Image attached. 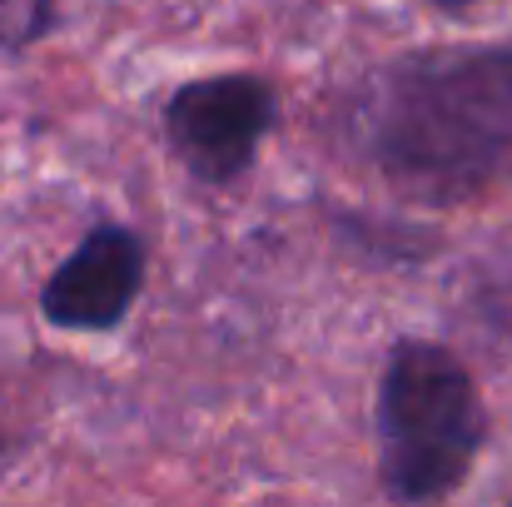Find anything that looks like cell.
I'll list each match as a JSON object with an SVG mask.
<instances>
[{
  "label": "cell",
  "mask_w": 512,
  "mask_h": 507,
  "mask_svg": "<svg viewBox=\"0 0 512 507\" xmlns=\"http://www.w3.org/2000/svg\"><path fill=\"white\" fill-rule=\"evenodd\" d=\"M353 135L403 194L463 199L512 155V40L393 60L358 100Z\"/></svg>",
  "instance_id": "6da1fadb"
},
{
  "label": "cell",
  "mask_w": 512,
  "mask_h": 507,
  "mask_svg": "<svg viewBox=\"0 0 512 507\" xmlns=\"http://www.w3.org/2000/svg\"><path fill=\"white\" fill-rule=\"evenodd\" d=\"M373 433L383 493L393 503H438L468 483L488 443V408L453 348L398 338L378 378Z\"/></svg>",
  "instance_id": "7a4b0ae2"
},
{
  "label": "cell",
  "mask_w": 512,
  "mask_h": 507,
  "mask_svg": "<svg viewBox=\"0 0 512 507\" xmlns=\"http://www.w3.org/2000/svg\"><path fill=\"white\" fill-rule=\"evenodd\" d=\"M160 120L174 160L199 184L224 189L259 160V145L279 120V95L249 70L204 75L174 90Z\"/></svg>",
  "instance_id": "3957f363"
},
{
  "label": "cell",
  "mask_w": 512,
  "mask_h": 507,
  "mask_svg": "<svg viewBox=\"0 0 512 507\" xmlns=\"http://www.w3.org/2000/svg\"><path fill=\"white\" fill-rule=\"evenodd\" d=\"M145 289V239L130 224H95L75 254L45 279L40 319L65 334H105L125 324Z\"/></svg>",
  "instance_id": "277c9868"
},
{
  "label": "cell",
  "mask_w": 512,
  "mask_h": 507,
  "mask_svg": "<svg viewBox=\"0 0 512 507\" xmlns=\"http://www.w3.org/2000/svg\"><path fill=\"white\" fill-rule=\"evenodd\" d=\"M55 25V0H0V55L45 40Z\"/></svg>",
  "instance_id": "5b68a950"
},
{
  "label": "cell",
  "mask_w": 512,
  "mask_h": 507,
  "mask_svg": "<svg viewBox=\"0 0 512 507\" xmlns=\"http://www.w3.org/2000/svg\"><path fill=\"white\" fill-rule=\"evenodd\" d=\"M438 10H468V5H483V0H433Z\"/></svg>",
  "instance_id": "8992f818"
},
{
  "label": "cell",
  "mask_w": 512,
  "mask_h": 507,
  "mask_svg": "<svg viewBox=\"0 0 512 507\" xmlns=\"http://www.w3.org/2000/svg\"><path fill=\"white\" fill-rule=\"evenodd\" d=\"M0 473H5V438H0Z\"/></svg>",
  "instance_id": "52a82bcc"
}]
</instances>
